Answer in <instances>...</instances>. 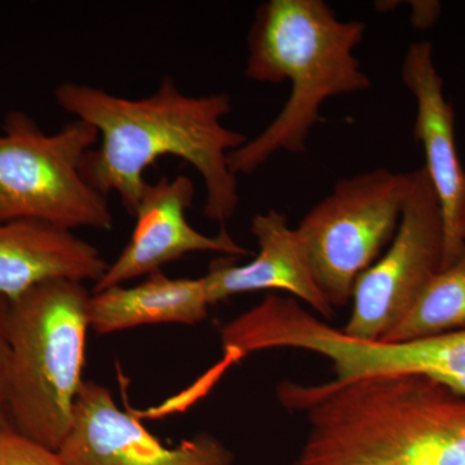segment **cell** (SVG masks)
I'll return each mask as SVG.
<instances>
[{
    "label": "cell",
    "mask_w": 465,
    "mask_h": 465,
    "mask_svg": "<svg viewBox=\"0 0 465 465\" xmlns=\"http://www.w3.org/2000/svg\"><path fill=\"white\" fill-rule=\"evenodd\" d=\"M54 100L64 112L99 131L100 146L84 155L82 176L105 197L115 193L130 215L136 213L148 185L143 173L166 155L200 173L207 219L224 226L234 215L240 193L228 155L247 137L223 124L232 110L228 94L188 96L173 78L163 76L158 90L143 99L66 82L54 90Z\"/></svg>",
    "instance_id": "6da1fadb"
},
{
    "label": "cell",
    "mask_w": 465,
    "mask_h": 465,
    "mask_svg": "<svg viewBox=\"0 0 465 465\" xmlns=\"http://www.w3.org/2000/svg\"><path fill=\"white\" fill-rule=\"evenodd\" d=\"M277 397L309 425L292 465H465V394L430 376L282 381Z\"/></svg>",
    "instance_id": "7a4b0ae2"
},
{
    "label": "cell",
    "mask_w": 465,
    "mask_h": 465,
    "mask_svg": "<svg viewBox=\"0 0 465 465\" xmlns=\"http://www.w3.org/2000/svg\"><path fill=\"white\" fill-rule=\"evenodd\" d=\"M365 33V24L339 20L323 0H269L256 9L244 75L259 84L290 82L291 92L273 122L228 155L234 176L255 173L278 152L304 153L324 101L369 90L353 54Z\"/></svg>",
    "instance_id": "3957f363"
},
{
    "label": "cell",
    "mask_w": 465,
    "mask_h": 465,
    "mask_svg": "<svg viewBox=\"0 0 465 465\" xmlns=\"http://www.w3.org/2000/svg\"><path fill=\"white\" fill-rule=\"evenodd\" d=\"M90 299L84 282L54 280L11 302L9 425L54 451L69 433L84 382Z\"/></svg>",
    "instance_id": "277c9868"
},
{
    "label": "cell",
    "mask_w": 465,
    "mask_h": 465,
    "mask_svg": "<svg viewBox=\"0 0 465 465\" xmlns=\"http://www.w3.org/2000/svg\"><path fill=\"white\" fill-rule=\"evenodd\" d=\"M97 143L99 131L87 122L47 134L26 113L8 112L0 133V224L35 220L67 231H112L108 197L81 173Z\"/></svg>",
    "instance_id": "5b68a950"
},
{
    "label": "cell",
    "mask_w": 465,
    "mask_h": 465,
    "mask_svg": "<svg viewBox=\"0 0 465 465\" xmlns=\"http://www.w3.org/2000/svg\"><path fill=\"white\" fill-rule=\"evenodd\" d=\"M410 183L411 173L387 168L339 180L295 228L318 287L333 309L351 302L357 278L393 240Z\"/></svg>",
    "instance_id": "8992f818"
},
{
    "label": "cell",
    "mask_w": 465,
    "mask_h": 465,
    "mask_svg": "<svg viewBox=\"0 0 465 465\" xmlns=\"http://www.w3.org/2000/svg\"><path fill=\"white\" fill-rule=\"evenodd\" d=\"M411 183L390 249L354 284L353 311L341 331L357 341H379L409 313L442 269V210L425 168Z\"/></svg>",
    "instance_id": "52a82bcc"
},
{
    "label": "cell",
    "mask_w": 465,
    "mask_h": 465,
    "mask_svg": "<svg viewBox=\"0 0 465 465\" xmlns=\"http://www.w3.org/2000/svg\"><path fill=\"white\" fill-rule=\"evenodd\" d=\"M58 455L64 465H232L234 455L215 437L202 433L174 448L163 445L110 391L84 381L72 427Z\"/></svg>",
    "instance_id": "ba28073f"
},
{
    "label": "cell",
    "mask_w": 465,
    "mask_h": 465,
    "mask_svg": "<svg viewBox=\"0 0 465 465\" xmlns=\"http://www.w3.org/2000/svg\"><path fill=\"white\" fill-rule=\"evenodd\" d=\"M194 197V183L185 174L148 183L134 213L136 225L130 242L91 292L124 286L143 275L149 277L188 253L216 252L229 258L251 255L250 250L232 240L225 226L220 234L208 237L189 224L186 211L193 206Z\"/></svg>",
    "instance_id": "9c48e42d"
},
{
    "label": "cell",
    "mask_w": 465,
    "mask_h": 465,
    "mask_svg": "<svg viewBox=\"0 0 465 465\" xmlns=\"http://www.w3.org/2000/svg\"><path fill=\"white\" fill-rule=\"evenodd\" d=\"M401 76L416 101L414 140L423 146L425 171L439 197L445 228L442 269L454 264L465 251L457 235V216L465 189V171L455 142V114L443 94V81L433 61L430 42L410 45ZM440 269V271H442Z\"/></svg>",
    "instance_id": "30bf717a"
},
{
    "label": "cell",
    "mask_w": 465,
    "mask_h": 465,
    "mask_svg": "<svg viewBox=\"0 0 465 465\" xmlns=\"http://www.w3.org/2000/svg\"><path fill=\"white\" fill-rule=\"evenodd\" d=\"M251 232L259 244L252 262L237 265L235 258L216 259L202 277L211 307L241 293L278 290L302 300L327 320L335 316V309L318 287L298 232L287 224V216L275 210L259 213L251 223Z\"/></svg>",
    "instance_id": "8fae6325"
},
{
    "label": "cell",
    "mask_w": 465,
    "mask_h": 465,
    "mask_svg": "<svg viewBox=\"0 0 465 465\" xmlns=\"http://www.w3.org/2000/svg\"><path fill=\"white\" fill-rule=\"evenodd\" d=\"M108 266L73 231L35 220L0 224V295L11 302L47 281L96 283Z\"/></svg>",
    "instance_id": "7c38bea8"
},
{
    "label": "cell",
    "mask_w": 465,
    "mask_h": 465,
    "mask_svg": "<svg viewBox=\"0 0 465 465\" xmlns=\"http://www.w3.org/2000/svg\"><path fill=\"white\" fill-rule=\"evenodd\" d=\"M203 278H168L157 272L134 287L115 286L92 293L90 327L105 335L145 324H197L208 317Z\"/></svg>",
    "instance_id": "4fadbf2b"
},
{
    "label": "cell",
    "mask_w": 465,
    "mask_h": 465,
    "mask_svg": "<svg viewBox=\"0 0 465 465\" xmlns=\"http://www.w3.org/2000/svg\"><path fill=\"white\" fill-rule=\"evenodd\" d=\"M348 381L384 374L430 376L465 394V329L420 341L385 342L345 338L336 349Z\"/></svg>",
    "instance_id": "5bb4252c"
},
{
    "label": "cell",
    "mask_w": 465,
    "mask_h": 465,
    "mask_svg": "<svg viewBox=\"0 0 465 465\" xmlns=\"http://www.w3.org/2000/svg\"><path fill=\"white\" fill-rule=\"evenodd\" d=\"M465 329V251L428 283L406 317L381 341L402 342Z\"/></svg>",
    "instance_id": "9a60e30c"
},
{
    "label": "cell",
    "mask_w": 465,
    "mask_h": 465,
    "mask_svg": "<svg viewBox=\"0 0 465 465\" xmlns=\"http://www.w3.org/2000/svg\"><path fill=\"white\" fill-rule=\"evenodd\" d=\"M0 465H64L57 451L0 425Z\"/></svg>",
    "instance_id": "2e32d148"
},
{
    "label": "cell",
    "mask_w": 465,
    "mask_h": 465,
    "mask_svg": "<svg viewBox=\"0 0 465 465\" xmlns=\"http://www.w3.org/2000/svg\"><path fill=\"white\" fill-rule=\"evenodd\" d=\"M9 311L11 300L0 295V425H9L7 415V388L9 354Z\"/></svg>",
    "instance_id": "e0dca14e"
},
{
    "label": "cell",
    "mask_w": 465,
    "mask_h": 465,
    "mask_svg": "<svg viewBox=\"0 0 465 465\" xmlns=\"http://www.w3.org/2000/svg\"><path fill=\"white\" fill-rule=\"evenodd\" d=\"M420 5L423 14H416L414 12V23L416 26L425 27L436 20L440 5L439 3H420Z\"/></svg>",
    "instance_id": "ac0fdd59"
},
{
    "label": "cell",
    "mask_w": 465,
    "mask_h": 465,
    "mask_svg": "<svg viewBox=\"0 0 465 465\" xmlns=\"http://www.w3.org/2000/svg\"><path fill=\"white\" fill-rule=\"evenodd\" d=\"M457 235L459 240L465 243V189L459 206L457 216Z\"/></svg>",
    "instance_id": "d6986e66"
}]
</instances>
